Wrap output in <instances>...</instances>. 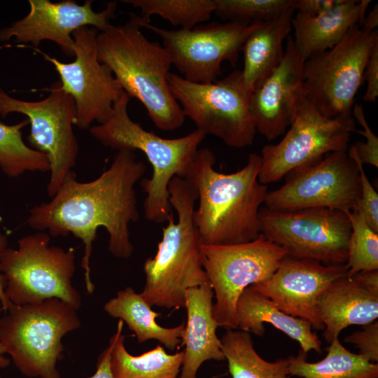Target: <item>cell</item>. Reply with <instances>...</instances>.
<instances>
[{"label":"cell","mask_w":378,"mask_h":378,"mask_svg":"<svg viewBox=\"0 0 378 378\" xmlns=\"http://www.w3.org/2000/svg\"><path fill=\"white\" fill-rule=\"evenodd\" d=\"M146 170V164L136 159L135 151L118 150L110 167L97 178L80 182L72 172L49 202L29 211L27 222L32 229L47 231L54 237L71 234L82 241L81 265L90 294L94 290L90 260L99 227L106 230L108 248L114 257L126 259L133 253L129 227L139 219L134 187Z\"/></svg>","instance_id":"obj_1"},{"label":"cell","mask_w":378,"mask_h":378,"mask_svg":"<svg viewBox=\"0 0 378 378\" xmlns=\"http://www.w3.org/2000/svg\"><path fill=\"white\" fill-rule=\"evenodd\" d=\"M216 157L208 148L198 149L183 178L197 193L194 223L206 245H232L256 239L260 234L258 214L267 186L258 180L261 157L248 155L246 165L225 174L214 169Z\"/></svg>","instance_id":"obj_2"},{"label":"cell","mask_w":378,"mask_h":378,"mask_svg":"<svg viewBox=\"0 0 378 378\" xmlns=\"http://www.w3.org/2000/svg\"><path fill=\"white\" fill-rule=\"evenodd\" d=\"M145 21L130 13L122 25L111 24L99 31L98 58L111 71L122 90L138 99L154 125L172 131L182 126L184 113L172 94L167 81L172 65L170 55L160 43L142 33Z\"/></svg>","instance_id":"obj_3"},{"label":"cell","mask_w":378,"mask_h":378,"mask_svg":"<svg viewBox=\"0 0 378 378\" xmlns=\"http://www.w3.org/2000/svg\"><path fill=\"white\" fill-rule=\"evenodd\" d=\"M169 202L178 215L162 228L156 254L144 262L146 283L140 294L151 306L185 308L186 291L209 283L202 265V245L194 223L197 193L183 178L174 176L168 186Z\"/></svg>","instance_id":"obj_4"},{"label":"cell","mask_w":378,"mask_h":378,"mask_svg":"<svg viewBox=\"0 0 378 378\" xmlns=\"http://www.w3.org/2000/svg\"><path fill=\"white\" fill-rule=\"evenodd\" d=\"M130 97L124 92L115 101L108 119L89 128L90 134L104 146L116 151L141 150L153 167L149 179L141 181L146 193L145 217L155 223L167 222L173 216L168 186L174 176L184 178L205 134L195 130L176 139L160 137L144 130L128 113Z\"/></svg>","instance_id":"obj_5"},{"label":"cell","mask_w":378,"mask_h":378,"mask_svg":"<svg viewBox=\"0 0 378 378\" xmlns=\"http://www.w3.org/2000/svg\"><path fill=\"white\" fill-rule=\"evenodd\" d=\"M77 309L50 298L36 304H13L0 318V344L15 366L29 378H61L57 363L62 339L81 323Z\"/></svg>","instance_id":"obj_6"},{"label":"cell","mask_w":378,"mask_h":378,"mask_svg":"<svg viewBox=\"0 0 378 378\" xmlns=\"http://www.w3.org/2000/svg\"><path fill=\"white\" fill-rule=\"evenodd\" d=\"M50 236L38 232L20 238L18 248L7 247L0 258L6 293L15 305L58 298L76 309L81 297L74 287L75 251L50 245Z\"/></svg>","instance_id":"obj_7"},{"label":"cell","mask_w":378,"mask_h":378,"mask_svg":"<svg viewBox=\"0 0 378 378\" xmlns=\"http://www.w3.org/2000/svg\"><path fill=\"white\" fill-rule=\"evenodd\" d=\"M169 89L186 117L197 130L214 135L227 146L242 148L251 146L256 130L251 111L252 92L236 70L210 83H193L170 72Z\"/></svg>","instance_id":"obj_8"},{"label":"cell","mask_w":378,"mask_h":378,"mask_svg":"<svg viewBox=\"0 0 378 378\" xmlns=\"http://www.w3.org/2000/svg\"><path fill=\"white\" fill-rule=\"evenodd\" d=\"M378 31L353 26L332 48L313 55L303 66V95L325 116L351 115Z\"/></svg>","instance_id":"obj_9"},{"label":"cell","mask_w":378,"mask_h":378,"mask_svg":"<svg viewBox=\"0 0 378 378\" xmlns=\"http://www.w3.org/2000/svg\"><path fill=\"white\" fill-rule=\"evenodd\" d=\"M202 265L216 302L213 316L218 326L238 329L236 307L248 286L269 279L286 251L262 234L255 240L232 245H202Z\"/></svg>","instance_id":"obj_10"},{"label":"cell","mask_w":378,"mask_h":378,"mask_svg":"<svg viewBox=\"0 0 378 378\" xmlns=\"http://www.w3.org/2000/svg\"><path fill=\"white\" fill-rule=\"evenodd\" d=\"M260 234L287 255L325 265H345L351 226L346 212L328 208L288 211L260 208Z\"/></svg>","instance_id":"obj_11"},{"label":"cell","mask_w":378,"mask_h":378,"mask_svg":"<svg viewBox=\"0 0 378 378\" xmlns=\"http://www.w3.org/2000/svg\"><path fill=\"white\" fill-rule=\"evenodd\" d=\"M289 127L278 144L265 145L261 150L258 180L262 184L278 181L324 155L346 151L356 121L352 116L326 117L303 95Z\"/></svg>","instance_id":"obj_12"},{"label":"cell","mask_w":378,"mask_h":378,"mask_svg":"<svg viewBox=\"0 0 378 378\" xmlns=\"http://www.w3.org/2000/svg\"><path fill=\"white\" fill-rule=\"evenodd\" d=\"M43 99L29 102L10 97L0 88V115L20 113L31 125L28 141L34 149L45 153L50 163L47 192L53 197L76 165L78 144L73 130L76 106L60 82L52 84Z\"/></svg>","instance_id":"obj_13"},{"label":"cell","mask_w":378,"mask_h":378,"mask_svg":"<svg viewBox=\"0 0 378 378\" xmlns=\"http://www.w3.org/2000/svg\"><path fill=\"white\" fill-rule=\"evenodd\" d=\"M286 182L267 192L265 205L273 211L328 208L356 211L360 181L356 162L346 151L334 152L288 174Z\"/></svg>","instance_id":"obj_14"},{"label":"cell","mask_w":378,"mask_h":378,"mask_svg":"<svg viewBox=\"0 0 378 378\" xmlns=\"http://www.w3.org/2000/svg\"><path fill=\"white\" fill-rule=\"evenodd\" d=\"M261 22H212L191 29H166L146 22L144 28L159 36L182 77L210 83L220 75L223 62L236 66L246 39Z\"/></svg>","instance_id":"obj_15"},{"label":"cell","mask_w":378,"mask_h":378,"mask_svg":"<svg viewBox=\"0 0 378 378\" xmlns=\"http://www.w3.org/2000/svg\"><path fill=\"white\" fill-rule=\"evenodd\" d=\"M98 33L92 27H83L72 33L75 59L71 62H62L38 50L58 73L62 90L73 97L74 125L80 129L90 128L94 121L106 122L123 91L110 69L99 60Z\"/></svg>","instance_id":"obj_16"},{"label":"cell","mask_w":378,"mask_h":378,"mask_svg":"<svg viewBox=\"0 0 378 378\" xmlns=\"http://www.w3.org/2000/svg\"><path fill=\"white\" fill-rule=\"evenodd\" d=\"M29 11L23 18L9 27L0 29V41L15 38L18 43H30L38 46L44 40L55 42L65 55L74 57L72 33L83 27H92L102 31L114 17L116 1L107 4L100 12L93 10L92 0L83 5L71 0L51 2L49 0H29Z\"/></svg>","instance_id":"obj_17"},{"label":"cell","mask_w":378,"mask_h":378,"mask_svg":"<svg viewBox=\"0 0 378 378\" xmlns=\"http://www.w3.org/2000/svg\"><path fill=\"white\" fill-rule=\"evenodd\" d=\"M347 276L345 265L286 256L272 276L248 287L267 297L282 312L309 321L316 330L324 329L318 310L325 291Z\"/></svg>","instance_id":"obj_18"},{"label":"cell","mask_w":378,"mask_h":378,"mask_svg":"<svg viewBox=\"0 0 378 378\" xmlns=\"http://www.w3.org/2000/svg\"><path fill=\"white\" fill-rule=\"evenodd\" d=\"M304 62L293 38L288 36L281 61L252 92L255 130L267 141L283 134L297 114L303 97Z\"/></svg>","instance_id":"obj_19"},{"label":"cell","mask_w":378,"mask_h":378,"mask_svg":"<svg viewBox=\"0 0 378 378\" xmlns=\"http://www.w3.org/2000/svg\"><path fill=\"white\" fill-rule=\"evenodd\" d=\"M187 321L181 337L185 346L180 378H197L206 360H224L218 325L213 316V289L209 283L186 291Z\"/></svg>","instance_id":"obj_20"},{"label":"cell","mask_w":378,"mask_h":378,"mask_svg":"<svg viewBox=\"0 0 378 378\" xmlns=\"http://www.w3.org/2000/svg\"><path fill=\"white\" fill-rule=\"evenodd\" d=\"M318 315L324 325L323 337L330 343L349 326H365L378 317V292L354 276H344L332 284L321 296Z\"/></svg>","instance_id":"obj_21"},{"label":"cell","mask_w":378,"mask_h":378,"mask_svg":"<svg viewBox=\"0 0 378 378\" xmlns=\"http://www.w3.org/2000/svg\"><path fill=\"white\" fill-rule=\"evenodd\" d=\"M369 0H341L316 15L297 13L291 20L295 46L304 62L314 54L332 48L354 25H361Z\"/></svg>","instance_id":"obj_22"},{"label":"cell","mask_w":378,"mask_h":378,"mask_svg":"<svg viewBox=\"0 0 378 378\" xmlns=\"http://www.w3.org/2000/svg\"><path fill=\"white\" fill-rule=\"evenodd\" d=\"M236 312L238 329L241 330L261 337L265 331L264 323H267L298 342L304 353L322 351L321 342L312 330L309 321L286 314L269 298L250 287L240 295Z\"/></svg>","instance_id":"obj_23"},{"label":"cell","mask_w":378,"mask_h":378,"mask_svg":"<svg viewBox=\"0 0 378 378\" xmlns=\"http://www.w3.org/2000/svg\"><path fill=\"white\" fill-rule=\"evenodd\" d=\"M294 13L290 7L261 22L246 39L241 50L244 69L241 71L244 83L251 92L281 61L283 42L292 29Z\"/></svg>","instance_id":"obj_24"},{"label":"cell","mask_w":378,"mask_h":378,"mask_svg":"<svg viewBox=\"0 0 378 378\" xmlns=\"http://www.w3.org/2000/svg\"><path fill=\"white\" fill-rule=\"evenodd\" d=\"M131 287L119 290L115 297L104 306L111 316L125 322L134 332L139 343L156 340L170 351H174L181 343L185 323L173 328H164L156 322L160 315Z\"/></svg>","instance_id":"obj_25"},{"label":"cell","mask_w":378,"mask_h":378,"mask_svg":"<svg viewBox=\"0 0 378 378\" xmlns=\"http://www.w3.org/2000/svg\"><path fill=\"white\" fill-rule=\"evenodd\" d=\"M123 321L119 320L111 337L110 364L115 378H180L183 351L167 354L161 345L139 356L126 349L122 334Z\"/></svg>","instance_id":"obj_26"},{"label":"cell","mask_w":378,"mask_h":378,"mask_svg":"<svg viewBox=\"0 0 378 378\" xmlns=\"http://www.w3.org/2000/svg\"><path fill=\"white\" fill-rule=\"evenodd\" d=\"M321 360L310 363L307 354L299 351L297 356H289V376L302 378H378V364L359 354L346 349L335 338L327 349Z\"/></svg>","instance_id":"obj_27"},{"label":"cell","mask_w":378,"mask_h":378,"mask_svg":"<svg viewBox=\"0 0 378 378\" xmlns=\"http://www.w3.org/2000/svg\"><path fill=\"white\" fill-rule=\"evenodd\" d=\"M220 342L232 378H289V357L265 360L255 350L250 332L229 329Z\"/></svg>","instance_id":"obj_28"},{"label":"cell","mask_w":378,"mask_h":378,"mask_svg":"<svg viewBox=\"0 0 378 378\" xmlns=\"http://www.w3.org/2000/svg\"><path fill=\"white\" fill-rule=\"evenodd\" d=\"M28 124L27 119L11 125L0 122V169L8 177L16 178L26 172H50L46 155L23 141L22 129Z\"/></svg>","instance_id":"obj_29"},{"label":"cell","mask_w":378,"mask_h":378,"mask_svg":"<svg viewBox=\"0 0 378 378\" xmlns=\"http://www.w3.org/2000/svg\"><path fill=\"white\" fill-rule=\"evenodd\" d=\"M141 10V17L150 22L156 15L180 29H191L209 20L215 12L214 0H125Z\"/></svg>","instance_id":"obj_30"},{"label":"cell","mask_w":378,"mask_h":378,"mask_svg":"<svg viewBox=\"0 0 378 378\" xmlns=\"http://www.w3.org/2000/svg\"><path fill=\"white\" fill-rule=\"evenodd\" d=\"M346 214L351 226L345 265L347 276L362 271L378 270V233L358 212L353 211Z\"/></svg>","instance_id":"obj_31"},{"label":"cell","mask_w":378,"mask_h":378,"mask_svg":"<svg viewBox=\"0 0 378 378\" xmlns=\"http://www.w3.org/2000/svg\"><path fill=\"white\" fill-rule=\"evenodd\" d=\"M215 13L227 22H255L272 19L291 7V0H214Z\"/></svg>","instance_id":"obj_32"},{"label":"cell","mask_w":378,"mask_h":378,"mask_svg":"<svg viewBox=\"0 0 378 378\" xmlns=\"http://www.w3.org/2000/svg\"><path fill=\"white\" fill-rule=\"evenodd\" d=\"M347 154L354 160L358 167L360 181V200L356 211L358 212L369 225L378 233V195L368 179L357 154L351 146L348 148Z\"/></svg>","instance_id":"obj_33"},{"label":"cell","mask_w":378,"mask_h":378,"mask_svg":"<svg viewBox=\"0 0 378 378\" xmlns=\"http://www.w3.org/2000/svg\"><path fill=\"white\" fill-rule=\"evenodd\" d=\"M351 115L363 127L358 133L365 137L366 141H357L351 146L362 164L378 167V138L370 127L365 118L362 105L356 104L352 108Z\"/></svg>","instance_id":"obj_34"},{"label":"cell","mask_w":378,"mask_h":378,"mask_svg":"<svg viewBox=\"0 0 378 378\" xmlns=\"http://www.w3.org/2000/svg\"><path fill=\"white\" fill-rule=\"evenodd\" d=\"M344 341L354 344L359 350V354L370 361H378V321H375L363 326L344 338Z\"/></svg>","instance_id":"obj_35"},{"label":"cell","mask_w":378,"mask_h":378,"mask_svg":"<svg viewBox=\"0 0 378 378\" xmlns=\"http://www.w3.org/2000/svg\"><path fill=\"white\" fill-rule=\"evenodd\" d=\"M364 76L367 88L363 100L374 102L378 96V42L373 47L368 59Z\"/></svg>","instance_id":"obj_36"},{"label":"cell","mask_w":378,"mask_h":378,"mask_svg":"<svg viewBox=\"0 0 378 378\" xmlns=\"http://www.w3.org/2000/svg\"><path fill=\"white\" fill-rule=\"evenodd\" d=\"M341 0H291V7L298 13L316 15L329 10Z\"/></svg>","instance_id":"obj_37"},{"label":"cell","mask_w":378,"mask_h":378,"mask_svg":"<svg viewBox=\"0 0 378 378\" xmlns=\"http://www.w3.org/2000/svg\"><path fill=\"white\" fill-rule=\"evenodd\" d=\"M111 345L108 346L100 354L97 363V369L94 374L89 378H115L111 369Z\"/></svg>","instance_id":"obj_38"},{"label":"cell","mask_w":378,"mask_h":378,"mask_svg":"<svg viewBox=\"0 0 378 378\" xmlns=\"http://www.w3.org/2000/svg\"><path fill=\"white\" fill-rule=\"evenodd\" d=\"M8 247V239L7 237L0 233V258L1 255L5 248ZM6 281L0 272V303L1 304L2 309L4 312H6L13 304L8 299L6 293Z\"/></svg>","instance_id":"obj_39"},{"label":"cell","mask_w":378,"mask_h":378,"mask_svg":"<svg viewBox=\"0 0 378 378\" xmlns=\"http://www.w3.org/2000/svg\"><path fill=\"white\" fill-rule=\"evenodd\" d=\"M378 25V6L376 4L365 16L360 27L367 31H374Z\"/></svg>","instance_id":"obj_40"},{"label":"cell","mask_w":378,"mask_h":378,"mask_svg":"<svg viewBox=\"0 0 378 378\" xmlns=\"http://www.w3.org/2000/svg\"><path fill=\"white\" fill-rule=\"evenodd\" d=\"M5 351L2 345L0 344V368H5L8 367L10 364V359L6 358L5 354Z\"/></svg>","instance_id":"obj_41"},{"label":"cell","mask_w":378,"mask_h":378,"mask_svg":"<svg viewBox=\"0 0 378 378\" xmlns=\"http://www.w3.org/2000/svg\"><path fill=\"white\" fill-rule=\"evenodd\" d=\"M0 378H1V377H0Z\"/></svg>","instance_id":"obj_42"}]
</instances>
